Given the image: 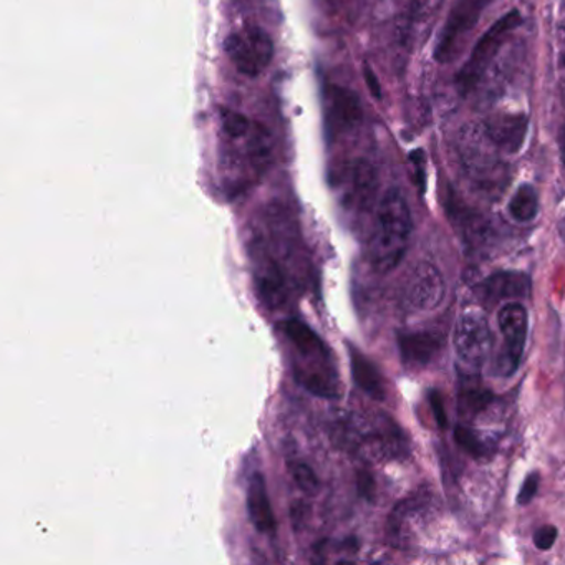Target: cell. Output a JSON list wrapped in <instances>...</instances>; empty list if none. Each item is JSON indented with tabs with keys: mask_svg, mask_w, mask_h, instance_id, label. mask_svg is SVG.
I'll use <instances>...</instances> for the list:
<instances>
[{
	"mask_svg": "<svg viewBox=\"0 0 565 565\" xmlns=\"http://www.w3.org/2000/svg\"><path fill=\"white\" fill-rule=\"evenodd\" d=\"M531 292V279L524 273H495L475 286V296L484 306L502 300L524 299Z\"/></svg>",
	"mask_w": 565,
	"mask_h": 565,
	"instance_id": "obj_12",
	"label": "cell"
},
{
	"mask_svg": "<svg viewBox=\"0 0 565 565\" xmlns=\"http://www.w3.org/2000/svg\"><path fill=\"white\" fill-rule=\"evenodd\" d=\"M539 482H541V476L539 472H531L525 478L524 484H522L521 491L518 494L519 504H529L534 499V495L539 491Z\"/></svg>",
	"mask_w": 565,
	"mask_h": 565,
	"instance_id": "obj_25",
	"label": "cell"
},
{
	"mask_svg": "<svg viewBox=\"0 0 565 565\" xmlns=\"http://www.w3.org/2000/svg\"><path fill=\"white\" fill-rule=\"evenodd\" d=\"M491 4L492 0H455L436 41L435 58L439 64H449L461 54L469 34Z\"/></svg>",
	"mask_w": 565,
	"mask_h": 565,
	"instance_id": "obj_7",
	"label": "cell"
},
{
	"mask_svg": "<svg viewBox=\"0 0 565 565\" xmlns=\"http://www.w3.org/2000/svg\"><path fill=\"white\" fill-rule=\"evenodd\" d=\"M279 330L296 350L294 375L297 382L313 395L337 398L340 395L339 372L326 342L297 319L282 320Z\"/></svg>",
	"mask_w": 565,
	"mask_h": 565,
	"instance_id": "obj_1",
	"label": "cell"
},
{
	"mask_svg": "<svg viewBox=\"0 0 565 565\" xmlns=\"http://www.w3.org/2000/svg\"><path fill=\"white\" fill-rule=\"evenodd\" d=\"M558 148H561L562 163L565 164V125L561 128V135H558Z\"/></svg>",
	"mask_w": 565,
	"mask_h": 565,
	"instance_id": "obj_30",
	"label": "cell"
},
{
	"mask_svg": "<svg viewBox=\"0 0 565 565\" xmlns=\"http://www.w3.org/2000/svg\"><path fill=\"white\" fill-rule=\"evenodd\" d=\"M412 236V213L399 190L383 194L376 207L375 223L369 243L373 269L386 274L402 263Z\"/></svg>",
	"mask_w": 565,
	"mask_h": 565,
	"instance_id": "obj_2",
	"label": "cell"
},
{
	"mask_svg": "<svg viewBox=\"0 0 565 565\" xmlns=\"http://www.w3.org/2000/svg\"><path fill=\"white\" fill-rule=\"evenodd\" d=\"M539 200L537 193L531 184H522L514 196H512L511 203H509V213L519 223H529L537 216Z\"/></svg>",
	"mask_w": 565,
	"mask_h": 565,
	"instance_id": "obj_21",
	"label": "cell"
},
{
	"mask_svg": "<svg viewBox=\"0 0 565 565\" xmlns=\"http://www.w3.org/2000/svg\"><path fill=\"white\" fill-rule=\"evenodd\" d=\"M486 131L502 153H518L527 134V118L524 115H494L484 121Z\"/></svg>",
	"mask_w": 565,
	"mask_h": 565,
	"instance_id": "obj_14",
	"label": "cell"
},
{
	"mask_svg": "<svg viewBox=\"0 0 565 565\" xmlns=\"http://www.w3.org/2000/svg\"><path fill=\"white\" fill-rule=\"evenodd\" d=\"M435 509V498L431 492L416 491L409 498L403 499L388 519V539L396 547H405L406 542L412 541L419 525L431 514Z\"/></svg>",
	"mask_w": 565,
	"mask_h": 565,
	"instance_id": "obj_10",
	"label": "cell"
},
{
	"mask_svg": "<svg viewBox=\"0 0 565 565\" xmlns=\"http://www.w3.org/2000/svg\"><path fill=\"white\" fill-rule=\"evenodd\" d=\"M413 174H415V183L419 190H425V178H426V160L425 153L422 150L415 151L412 154Z\"/></svg>",
	"mask_w": 565,
	"mask_h": 565,
	"instance_id": "obj_27",
	"label": "cell"
},
{
	"mask_svg": "<svg viewBox=\"0 0 565 565\" xmlns=\"http://www.w3.org/2000/svg\"><path fill=\"white\" fill-rule=\"evenodd\" d=\"M452 342L461 375H478L492 350V333L484 313L479 309L465 310L456 322Z\"/></svg>",
	"mask_w": 565,
	"mask_h": 565,
	"instance_id": "obj_6",
	"label": "cell"
},
{
	"mask_svg": "<svg viewBox=\"0 0 565 565\" xmlns=\"http://www.w3.org/2000/svg\"><path fill=\"white\" fill-rule=\"evenodd\" d=\"M555 41H557V75L558 84H561L562 94L565 97V24H558L557 34H555Z\"/></svg>",
	"mask_w": 565,
	"mask_h": 565,
	"instance_id": "obj_24",
	"label": "cell"
},
{
	"mask_svg": "<svg viewBox=\"0 0 565 565\" xmlns=\"http://www.w3.org/2000/svg\"><path fill=\"white\" fill-rule=\"evenodd\" d=\"M365 78L372 94L375 95L376 98L382 97V88H380L379 81H376L375 74H373L372 68H370L369 65L365 67Z\"/></svg>",
	"mask_w": 565,
	"mask_h": 565,
	"instance_id": "obj_29",
	"label": "cell"
},
{
	"mask_svg": "<svg viewBox=\"0 0 565 565\" xmlns=\"http://www.w3.org/2000/svg\"><path fill=\"white\" fill-rule=\"evenodd\" d=\"M455 439L468 455L475 456V458L482 459L491 455L492 446L489 445L488 439L482 438L478 431L468 426H458L455 429Z\"/></svg>",
	"mask_w": 565,
	"mask_h": 565,
	"instance_id": "obj_22",
	"label": "cell"
},
{
	"mask_svg": "<svg viewBox=\"0 0 565 565\" xmlns=\"http://www.w3.org/2000/svg\"><path fill=\"white\" fill-rule=\"evenodd\" d=\"M492 399H494L492 393L484 388V386L479 385L475 380V375L466 376L465 382L459 386V412L466 418H475L479 413L484 412Z\"/></svg>",
	"mask_w": 565,
	"mask_h": 565,
	"instance_id": "obj_20",
	"label": "cell"
},
{
	"mask_svg": "<svg viewBox=\"0 0 565 565\" xmlns=\"http://www.w3.org/2000/svg\"><path fill=\"white\" fill-rule=\"evenodd\" d=\"M350 365H352L353 380L366 395L379 399V402L385 399V382H383L382 373L362 352L353 347H350Z\"/></svg>",
	"mask_w": 565,
	"mask_h": 565,
	"instance_id": "obj_18",
	"label": "cell"
},
{
	"mask_svg": "<svg viewBox=\"0 0 565 565\" xmlns=\"http://www.w3.org/2000/svg\"><path fill=\"white\" fill-rule=\"evenodd\" d=\"M502 335L501 355L495 360V372L501 376L514 375L524 352L527 337V310L519 302H509L499 310Z\"/></svg>",
	"mask_w": 565,
	"mask_h": 565,
	"instance_id": "obj_9",
	"label": "cell"
},
{
	"mask_svg": "<svg viewBox=\"0 0 565 565\" xmlns=\"http://www.w3.org/2000/svg\"><path fill=\"white\" fill-rule=\"evenodd\" d=\"M224 47L231 64L247 78L259 77L274 61L273 39L257 25L233 32Z\"/></svg>",
	"mask_w": 565,
	"mask_h": 565,
	"instance_id": "obj_8",
	"label": "cell"
},
{
	"mask_svg": "<svg viewBox=\"0 0 565 565\" xmlns=\"http://www.w3.org/2000/svg\"><path fill=\"white\" fill-rule=\"evenodd\" d=\"M399 352L408 366H426L443 347V337L435 332H415L399 335Z\"/></svg>",
	"mask_w": 565,
	"mask_h": 565,
	"instance_id": "obj_17",
	"label": "cell"
},
{
	"mask_svg": "<svg viewBox=\"0 0 565 565\" xmlns=\"http://www.w3.org/2000/svg\"><path fill=\"white\" fill-rule=\"evenodd\" d=\"M343 186H345L343 200L350 210H369L375 201L376 188H379V180L372 164L363 160L350 164L343 178Z\"/></svg>",
	"mask_w": 565,
	"mask_h": 565,
	"instance_id": "obj_13",
	"label": "cell"
},
{
	"mask_svg": "<svg viewBox=\"0 0 565 565\" xmlns=\"http://www.w3.org/2000/svg\"><path fill=\"white\" fill-rule=\"evenodd\" d=\"M292 478L296 484L299 486L302 491L313 494L319 489V479H317L316 472L306 462H294L292 465Z\"/></svg>",
	"mask_w": 565,
	"mask_h": 565,
	"instance_id": "obj_23",
	"label": "cell"
},
{
	"mask_svg": "<svg viewBox=\"0 0 565 565\" xmlns=\"http://www.w3.org/2000/svg\"><path fill=\"white\" fill-rule=\"evenodd\" d=\"M522 18L518 11L509 12L504 18L499 19L472 49L468 62L462 65L459 74L456 75V88L462 97L476 90L482 78L491 71L498 55L504 49L505 42L521 28Z\"/></svg>",
	"mask_w": 565,
	"mask_h": 565,
	"instance_id": "obj_5",
	"label": "cell"
},
{
	"mask_svg": "<svg viewBox=\"0 0 565 565\" xmlns=\"http://www.w3.org/2000/svg\"><path fill=\"white\" fill-rule=\"evenodd\" d=\"M429 405H431L433 416H435L436 423L439 428H446L448 426V418H446L445 406H443L441 396L438 392H429Z\"/></svg>",
	"mask_w": 565,
	"mask_h": 565,
	"instance_id": "obj_28",
	"label": "cell"
},
{
	"mask_svg": "<svg viewBox=\"0 0 565 565\" xmlns=\"http://www.w3.org/2000/svg\"><path fill=\"white\" fill-rule=\"evenodd\" d=\"M558 231H561L562 239H565V217L561 221V226H558Z\"/></svg>",
	"mask_w": 565,
	"mask_h": 565,
	"instance_id": "obj_31",
	"label": "cell"
},
{
	"mask_svg": "<svg viewBox=\"0 0 565 565\" xmlns=\"http://www.w3.org/2000/svg\"><path fill=\"white\" fill-rule=\"evenodd\" d=\"M456 153L466 174L486 191H499L508 181L502 151L491 140L484 125H466L456 138Z\"/></svg>",
	"mask_w": 565,
	"mask_h": 565,
	"instance_id": "obj_3",
	"label": "cell"
},
{
	"mask_svg": "<svg viewBox=\"0 0 565 565\" xmlns=\"http://www.w3.org/2000/svg\"><path fill=\"white\" fill-rule=\"evenodd\" d=\"M359 97L349 88L332 87L329 95V125L332 134L353 130L362 121Z\"/></svg>",
	"mask_w": 565,
	"mask_h": 565,
	"instance_id": "obj_15",
	"label": "cell"
},
{
	"mask_svg": "<svg viewBox=\"0 0 565 565\" xmlns=\"http://www.w3.org/2000/svg\"><path fill=\"white\" fill-rule=\"evenodd\" d=\"M555 539H557V529L554 525H544V527L535 531V547L541 548V551H548L555 544Z\"/></svg>",
	"mask_w": 565,
	"mask_h": 565,
	"instance_id": "obj_26",
	"label": "cell"
},
{
	"mask_svg": "<svg viewBox=\"0 0 565 565\" xmlns=\"http://www.w3.org/2000/svg\"><path fill=\"white\" fill-rule=\"evenodd\" d=\"M445 297V280L433 264L423 263L409 277L405 289V303L413 312L436 309Z\"/></svg>",
	"mask_w": 565,
	"mask_h": 565,
	"instance_id": "obj_11",
	"label": "cell"
},
{
	"mask_svg": "<svg viewBox=\"0 0 565 565\" xmlns=\"http://www.w3.org/2000/svg\"><path fill=\"white\" fill-rule=\"evenodd\" d=\"M247 512L250 522L260 534H276L277 522L270 505L269 492H267L266 479L263 475H254L247 486Z\"/></svg>",
	"mask_w": 565,
	"mask_h": 565,
	"instance_id": "obj_16",
	"label": "cell"
},
{
	"mask_svg": "<svg viewBox=\"0 0 565 565\" xmlns=\"http://www.w3.org/2000/svg\"><path fill=\"white\" fill-rule=\"evenodd\" d=\"M448 213L451 217L452 223L458 227L459 233L465 236L468 243L476 244L481 243L488 233V226H486L484 217L479 214L472 213L468 206L461 203L459 200L451 201L448 203Z\"/></svg>",
	"mask_w": 565,
	"mask_h": 565,
	"instance_id": "obj_19",
	"label": "cell"
},
{
	"mask_svg": "<svg viewBox=\"0 0 565 565\" xmlns=\"http://www.w3.org/2000/svg\"><path fill=\"white\" fill-rule=\"evenodd\" d=\"M342 441L375 459L402 458L408 449L406 436L385 415H352L340 425Z\"/></svg>",
	"mask_w": 565,
	"mask_h": 565,
	"instance_id": "obj_4",
	"label": "cell"
}]
</instances>
